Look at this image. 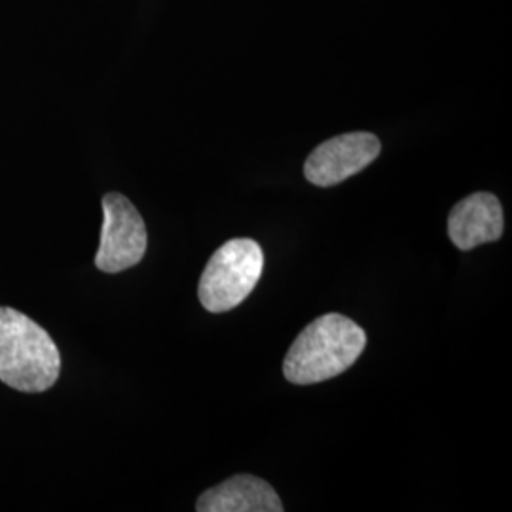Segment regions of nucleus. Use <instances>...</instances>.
<instances>
[{
    "label": "nucleus",
    "instance_id": "6",
    "mask_svg": "<svg viewBox=\"0 0 512 512\" xmlns=\"http://www.w3.org/2000/svg\"><path fill=\"white\" fill-rule=\"evenodd\" d=\"M503 207L494 194L476 192L456 203L448 217V236L459 251H471L503 236Z\"/></svg>",
    "mask_w": 512,
    "mask_h": 512
},
{
    "label": "nucleus",
    "instance_id": "1",
    "mask_svg": "<svg viewBox=\"0 0 512 512\" xmlns=\"http://www.w3.org/2000/svg\"><path fill=\"white\" fill-rule=\"evenodd\" d=\"M365 346L366 332L353 319L340 313L321 315L294 340L283 374L294 385L327 382L353 366Z\"/></svg>",
    "mask_w": 512,
    "mask_h": 512
},
{
    "label": "nucleus",
    "instance_id": "4",
    "mask_svg": "<svg viewBox=\"0 0 512 512\" xmlns=\"http://www.w3.org/2000/svg\"><path fill=\"white\" fill-rule=\"evenodd\" d=\"M145 220L122 194L103 198V230L95 266L105 274H118L137 266L147 253Z\"/></svg>",
    "mask_w": 512,
    "mask_h": 512
},
{
    "label": "nucleus",
    "instance_id": "3",
    "mask_svg": "<svg viewBox=\"0 0 512 512\" xmlns=\"http://www.w3.org/2000/svg\"><path fill=\"white\" fill-rule=\"evenodd\" d=\"M264 272V253L255 239L226 241L209 258L198 285V298L211 313L234 310L253 293Z\"/></svg>",
    "mask_w": 512,
    "mask_h": 512
},
{
    "label": "nucleus",
    "instance_id": "2",
    "mask_svg": "<svg viewBox=\"0 0 512 512\" xmlns=\"http://www.w3.org/2000/svg\"><path fill=\"white\" fill-rule=\"evenodd\" d=\"M61 353L52 336L25 313L0 308V382L42 393L57 382Z\"/></svg>",
    "mask_w": 512,
    "mask_h": 512
},
{
    "label": "nucleus",
    "instance_id": "5",
    "mask_svg": "<svg viewBox=\"0 0 512 512\" xmlns=\"http://www.w3.org/2000/svg\"><path fill=\"white\" fill-rule=\"evenodd\" d=\"M382 150L374 133L355 131L338 135L315 148L304 164V175L315 186H334L361 173Z\"/></svg>",
    "mask_w": 512,
    "mask_h": 512
},
{
    "label": "nucleus",
    "instance_id": "7",
    "mask_svg": "<svg viewBox=\"0 0 512 512\" xmlns=\"http://www.w3.org/2000/svg\"><path fill=\"white\" fill-rule=\"evenodd\" d=\"M196 511L283 512V505L266 480L253 475H236L202 494Z\"/></svg>",
    "mask_w": 512,
    "mask_h": 512
}]
</instances>
